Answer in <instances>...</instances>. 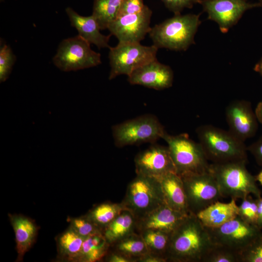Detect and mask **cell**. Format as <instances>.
Masks as SVG:
<instances>
[{"label": "cell", "instance_id": "ffe728a7", "mask_svg": "<svg viewBox=\"0 0 262 262\" xmlns=\"http://www.w3.org/2000/svg\"><path fill=\"white\" fill-rule=\"evenodd\" d=\"M196 215L205 227L217 228L238 215V206L236 199L233 198L228 203L219 200L201 211Z\"/></svg>", "mask_w": 262, "mask_h": 262}, {"label": "cell", "instance_id": "cb8c5ba5", "mask_svg": "<svg viewBox=\"0 0 262 262\" xmlns=\"http://www.w3.org/2000/svg\"><path fill=\"white\" fill-rule=\"evenodd\" d=\"M110 246L102 232L98 231L84 238L79 258L86 262L100 260L108 253Z\"/></svg>", "mask_w": 262, "mask_h": 262}, {"label": "cell", "instance_id": "74e56055", "mask_svg": "<svg viewBox=\"0 0 262 262\" xmlns=\"http://www.w3.org/2000/svg\"><path fill=\"white\" fill-rule=\"evenodd\" d=\"M138 262H166L164 258L149 253L141 258Z\"/></svg>", "mask_w": 262, "mask_h": 262}, {"label": "cell", "instance_id": "8d00e7d4", "mask_svg": "<svg viewBox=\"0 0 262 262\" xmlns=\"http://www.w3.org/2000/svg\"><path fill=\"white\" fill-rule=\"evenodd\" d=\"M109 252V251H108ZM107 254L106 260L109 262H131V261L123 255L115 252L110 251Z\"/></svg>", "mask_w": 262, "mask_h": 262}, {"label": "cell", "instance_id": "7c38bea8", "mask_svg": "<svg viewBox=\"0 0 262 262\" xmlns=\"http://www.w3.org/2000/svg\"><path fill=\"white\" fill-rule=\"evenodd\" d=\"M208 19L215 21L222 33H227L248 10L261 7L247 0H200Z\"/></svg>", "mask_w": 262, "mask_h": 262}, {"label": "cell", "instance_id": "484cf974", "mask_svg": "<svg viewBox=\"0 0 262 262\" xmlns=\"http://www.w3.org/2000/svg\"><path fill=\"white\" fill-rule=\"evenodd\" d=\"M124 0H94L92 15L101 30L107 29L116 17Z\"/></svg>", "mask_w": 262, "mask_h": 262}, {"label": "cell", "instance_id": "9a60e30c", "mask_svg": "<svg viewBox=\"0 0 262 262\" xmlns=\"http://www.w3.org/2000/svg\"><path fill=\"white\" fill-rule=\"evenodd\" d=\"M226 116L229 131L240 140L245 142L257 133L259 122L249 101H232L226 108Z\"/></svg>", "mask_w": 262, "mask_h": 262}, {"label": "cell", "instance_id": "8fae6325", "mask_svg": "<svg viewBox=\"0 0 262 262\" xmlns=\"http://www.w3.org/2000/svg\"><path fill=\"white\" fill-rule=\"evenodd\" d=\"M213 244L222 246L241 253L262 231L239 216L213 228H207Z\"/></svg>", "mask_w": 262, "mask_h": 262}, {"label": "cell", "instance_id": "b9f144b4", "mask_svg": "<svg viewBox=\"0 0 262 262\" xmlns=\"http://www.w3.org/2000/svg\"><path fill=\"white\" fill-rule=\"evenodd\" d=\"M257 181H258L262 185V170L255 177Z\"/></svg>", "mask_w": 262, "mask_h": 262}, {"label": "cell", "instance_id": "e0dca14e", "mask_svg": "<svg viewBox=\"0 0 262 262\" xmlns=\"http://www.w3.org/2000/svg\"><path fill=\"white\" fill-rule=\"evenodd\" d=\"M189 214L177 211L164 204L137 220L138 233L146 230H158L171 234Z\"/></svg>", "mask_w": 262, "mask_h": 262}, {"label": "cell", "instance_id": "836d02e7", "mask_svg": "<svg viewBox=\"0 0 262 262\" xmlns=\"http://www.w3.org/2000/svg\"><path fill=\"white\" fill-rule=\"evenodd\" d=\"M145 6L143 0H124L119 8L116 17L139 13L143 10Z\"/></svg>", "mask_w": 262, "mask_h": 262}, {"label": "cell", "instance_id": "4316f807", "mask_svg": "<svg viewBox=\"0 0 262 262\" xmlns=\"http://www.w3.org/2000/svg\"><path fill=\"white\" fill-rule=\"evenodd\" d=\"M143 239L148 253L166 260L171 234L164 232L146 230L139 233Z\"/></svg>", "mask_w": 262, "mask_h": 262}, {"label": "cell", "instance_id": "7a4b0ae2", "mask_svg": "<svg viewBox=\"0 0 262 262\" xmlns=\"http://www.w3.org/2000/svg\"><path fill=\"white\" fill-rule=\"evenodd\" d=\"M196 133L207 160L213 164L247 160V147L229 131L211 125L197 128Z\"/></svg>", "mask_w": 262, "mask_h": 262}, {"label": "cell", "instance_id": "ba28073f", "mask_svg": "<svg viewBox=\"0 0 262 262\" xmlns=\"http://www.w3.org/2000/svg\"><path fill=\"white\" fill-rule=\"evenodd\" d=\"M111 70L110 80L118 76H129L142 66L155 59L158 49L152 45L143 46L138 42H118L109 49Z\"/></svg>", "mask_w": 262, "mask_h": 262}, {"label": "cell", "instance_id": "f1b7e54d", "mask_svg": "<svg viewBox=\"0 0 262 262\" xmlns=\"http://www.w3.org/2000/svg\"><path fill=\"white\" fill-rule=\"evenodd\" d=\"M202 262H241V254L227 247L213 244Z\"/></svg>", "mask_w": 262, "mask_h": 262}, {"label": "cell", "instance_id": "9c48e42d", "mask_svg": "<svg viewBox=\"0 0 262 262\" xmlns=\"http://www.w3.org/2000/svg\"><path fill=\"white\" fill-rule=\"evenodd\" d=\"M60 70L68 72L96 66L101 63V55L78 34L62 40L52 58Z\"/></svg>", "mask_w": 262, "mask_h": 262}, {"label": "cell", "instance_id": "60d3db41", "mask_svg": "<svg viewBox=\"0 0 262 262\" xmlns=\"http://www.w3.org/2000/svg\"><path fill=\"white\" fill-rule=\"evenodd\" d=\"M254 70L262 76V57L255 65L254 67Z\"/></svg>", "mask_w": 262, "mask_h": 262}, {"label": "cell", "instance_id": "d6986e66", "mask_svg": "<svg viewBox=\"0 0 262 262\" xmlns=\"http://www.w3.org/2000/svg\"><path fill=\"white\" fill-rule=\"evenodd\" d=\"M165 203L172 209L185 214L189 212L182 179L177 173L167 174L158 179Z\"/></svg>", "mask_w": 262, "mask_h": 262}, {"label": "cell", "instance_id": "ac0fdd59", "mask_svg": "<svg viewBox=\"0 0 262 262\" xmlns=\"http://www.w3.org/2000/svg\"><path fill=\"white\" fill-rule=\"evenodd\" d=\"M66 12L71 25L76 28L79 36L99 49H110L109 42L111 35H105L100 33L97 20L92 15L81 16L69 7L66 9Z\"/></svg>", "mask_w": 262, "mask_h": 262}, {"label": "cell", "instance_id": "5b68a950", "mask_svg": "<svg viewBox=\"0 0 262 262\" xmlns=\"http://www.w3.org/2000/svg\"><path fill=\"white\" fill-rule=\"evenodd\" d=\"M121 203L137 220L165 204L158 180L141 174L129 183Z\"/></svg>", "mask_w": 262, "mask_h": 262}, {"label": "cell", "instance_id": "30bf717a", "mask_svg": "<svg viewBox=\"0 0 262 262\" xmlns=\"http://www.w3.org/2000/svg\"><path fill=\"white\" fill-rule=\"evenodd\" d=\"M190 213L196 215L223 198L218 184L209 172L188 173L180 176Z\"/></svg>", "mask_w": 262, "mask_h": 262}, {"label": "cell", "instance_id": "3957f363", "mask_svg": "<svg viewBox=\"0 0 262 262\" xmlns=\"http://www.w3.org/2000/svg\"><path fill=\"white\" fill-rule=\"evenodd\" d=\"M200 14L175 15L151 28L148 33L158 49L185 51L195 43L194 37L201 23Z\"/></svg>", "mask_w": 262, "mask_h": 262}, {"label": "cell", "instance_id": "44dd1931", "mask_svg": "<svg viewBox=\"0 0 262 262\" xmlns=\"http://www.w3.org/2000/svg\"><path fill=\"white\" fill-rule=\"evenodd\" d=\"M137 222L134 214L125 209L104 229L102 233L111 245L130 234L138 233Z\"/></svg>", "mask_w": 262, "mask_h": 262}, {"label": "cell", "instance_id": "f546056e", "mask_svg": "<svg viewBox=\"0 0 262 262\" xmlns=\"http://www.w3.org/2000/svg\"><path fill=\"white\" fill-rule=\"evenodd\" d=\"M242 200L241 204L238 206V216L246 222L257 226L258 206L256 198L253 199L249 195Z\"/></svg>", "mask_w": 262, "mask_h": 262}, {"label": "cell", "instance_id": "83f0119b", "mask_svg": "<svg viewBox=\"0 0 262 262\" xmlns=\"http://www.w3.org/2000/svg\"><path fill=\"white\" fill-rule=\"evenodd\" d=\"M84 238L72 228L60 236L59 244L62 253L70 259L79 257Z\"/></svg>", "mask_w": 262, "mask_h": 262}, {"label": "cell", "instance_id": "d590c367", "mask_svg": "<svg viewBox=\"0 0 262 262\" xmlns=\"http://www.w3.org/2000/svg\"><path fill=\"white\" fill-rule=\"evenodd\" d=\"M247 150L253 155L256 163L262 166V135L247 147Z\"/></svg>", "mask_w": 262, "mask_h": 262}, {"label": "cell", "instance_id": "7402d4cb", "mask_svg": "<svg viewBox=\"0 0 262 262\" xmlns=\"http://www.w3.org/2000/svg\"><path fill=\"white\" fill-rule=\"evenodd\" d=\"M10 219L15 233L17 252L21 259L34 240L37 228L32 220L21 215L11 216Z\"/></svg>", "mask_w": 262, "mask_h": 262}, {"label": "cell", "instance_id": "6da1fadb", "mask_svg": "<svg viewBox=\"0 0 262 262\" xmlns=\"http://www.w3.org/2000/svg\"><path fill=\"white\" fill-rule=\"evenodd\" d=\"M213 245L207 228L191 213L171 233L167 262H202Z\"/></svg>", "mask_w": 262, "mask_h": 262}, {"label": "cell", "instance_id": "e575fe53", "mask_svg": "<svg viewBox=\"0 0 262 262\" xmlns=\"http://www.w3.org/2000/svg\"><path fill=\"white\" fill-rule=\"evenodd\" d=\"M165 6L174 15L180 14L184 8H192L200 0H162Z\"/></svg>", "mask_w": 262, "mask_h": 262}, {"label": "cell", "instance_id": "d6a6232c", "mask_svg": "<svg viewBox=\"0 0 262 262\" xmlns=\"http://www.w3.org/2000/svg\"><path fill=\"white\" fill-rule=\"evenodd\" d=\"M72 228L84 238L100 231L87 216L73 219Z\"/></svg>", "mask_w": 262, "mask_h": 262}, {"label": "cell", "instance_id": "2e32d148", "mask_svg": "<svg viewBox=\"0 0 262 262\" xmlns=\"http://www.w3.org/2000/svg\"><path fill=\"white\" fill-rule=\"evenodd\" d=\"M173 79L174 73L171 68L160 63L157 59L142 66L128 76L130 84L156 90L170 87Z\"/></svg>", "mask_w": 262, "mask_h": 262}, {"label": "cell", "instance_id": "8992f818", "mask_svg": "<svg viewBox=\"0 0 262 262\" xmlns=\"http://www.w3.org/2000/svg\"><path fill=\"white\" fill-rule=\"evenodd\" d=\"M114 143L118 147L155 143L166 132L154 115L147 114L126 120L112 128Z\"/></svg>", "mask_w": 262, "mask_h": 262}, {"label": "cell", "instance_id": "7bdbcfd3", "mask_svg": "<svg viewBox=\"0 0 262 262\" xmlns=\"http://www.w3.org/2000/svg\"><path fill=\"white\" fill-rule=\"evenodd\" d=\"M259 3L261 7H262V0H259Z\"/></svg>", "mask_w": 262, "mask_h": 262}, {"label": "cell", "instance_id": "277c9868", "mask_svg": "<svg viewBox=\"0 0 262 262\" xmlns=\"http://www.w3.org/2000/svg\"><path fill=\"white\" fill-rule=\"evenodd\" d=\"M245 162L211 164L209 171L215 179L223 197L243 199L250 194L256 198L261 192L256 179L246 168Z\"/></svg>", "mask_w": 262, "mask_h": 262}, {"label": "cell", "instance_id": "4fadbf2b", "mask_svg": "<svg viewBox=\"0 0 262 262\" xmlns=\"http://www.w3.org/2000/svg\"><path fill=\"white\" fill-rule=\"evenodd\" d=\"M152 14L151 9L146 5L139 13L117 17L107 29L118 42L140 43L151 29Z\"/></svg>", "mask_w": 262, "mask_h": 262}, {"label": "cell", "instance_id": "ab89813d", "mask_svg": "<svg viewBox=\"0 0 262 262\" xmlns=\"http://www.w3.org/2000/svg\"><path fill=\"white\" fill-rule=\"evenodd\" d=\"M254 112L259 123L262 125V100L258 103Z\"/></svg>", "mask_w": 262, "mask_h": 262}, {"label": "cell", "instance_id": "d4e9b609", "mask_svg": "<svg viewBox=\"0 0 262 262\" xmlns=\"http://www.w3.org/2000/svg\"><path fill=\"white\" fill-rule=\"evenodd\" d=\"M124 209L121 202H105L96 206L87 216L102 232L104 229Z\"/></svg>", "mask_w": 262, "mask_h": 262}, {"label": "cell", "instance_id": "4dcf8cb0", "mask_svg": "<svg viewBox=\"0 0 262 262\" xmlns=\"http://www.w3.org/2000/svg\"><path fill=\"white\" fill-rule=\"evenodd\" d=\"M16 56L9 46L5 44L0 49V82H3L8 78Z\"/></svg>", "mask_w": 262, "mask_h": 262}, {"label": "cell", "instance_id": "603a6c76", "mask_svg": "<svg viewBox=\"0 0 262 262\" xmlns=\"http://www.w3.org/2000/svg\"><path fill=\"white\" fill-rule=\"evenodd\" d=\"M112 251L119 253L131 262H138L148 253L146 245L141 235L137 232L130 234L110 245Z\"/></svg>", "mask_w": 262, "mask_h": 262}, {"label": "cell", "instance_id": "5bb4252c", "mask_svg": "<svg viewBox=\"0 0 262 262\" xmlns=\"http://www.w3.org/2000/svg\"><path fill=\"white\" fill-rule=\"evenodd\" d=\"M136 174L157 179L176 169L167 146L155 143L138 153L134 158Z\"/></svg>", "mask_w": 262, "mask_h": 262}, {"label": "cell", "instance_id": "52a82bcc", "mask_svg": "<svg viewBox=\"0 0 262 262\" xmlns=\"http://www.w3.org/2000/svg\"><path fill=\"white\" fill-rule=\"evenodd\" d=\"M162 139L167 144L176 173L179 176L209 171L210 164L200 145L192 140L187 134L172 135L166 132Z\"/></svg>", "mask_w": 262, "mask_h": 262}, {"label": "cell", "instance_id": "f35d334b", "mask_svg": "<svg viewBox=\"0 0 262 262\" xmlns=\"http://www.w3.org/2000/svg\"><path fill=\"white\" fill-rule=\"evenodd\" d=\"M258 206L257 226L262 229V197L256 198Z\"/></svg>", "mask_w": 262, "mask_h": 262}, {"label": "cell", "instance_id": "1f68e13d", "mask_svg": "<svg viewBox=\"0 0 262 262\" xmlns=\"http://www.w3.org/2000/svg\"><path fill=\"white\" fill-rule=\"evenodd\" d=\"M241 262H262V230L241 253Z\"/></svg>", "mask_w": 262, "mask_h": 262}]
</instances>
